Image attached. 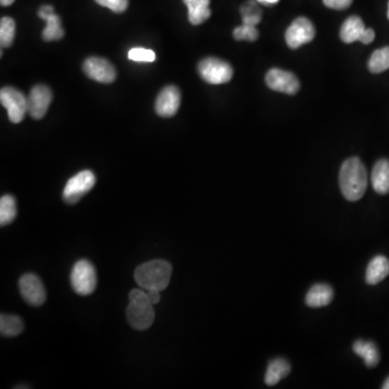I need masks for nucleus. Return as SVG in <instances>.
<instances>
[{
  "instance_id": "nucleus-1",
  "label": "nucleus",
  "mask_w": 389,
  "mask_h": 389,
  "mask_svg": "<svg viewBox=\"0 0 389 389\" xmlns=\"http://www.w3.org/2000/svg\"><path fill=\"white\" fill-rule=\"evenodd\" d=\"M340 187L347 200L358 201L363 198L368 187V173L359 158L354 157L340 166Z\"/></svg>"
},
{
  "instance_id": "nucleus-2",
  "label": "nucleus",
  "mask_w": 389,
  "mask_h": 389,
  "mask_svg": "<svg viewBox=\"0 0 389 389\" xmlns=\"http://www.w3.org/2000/svg\"><path fill=\"white\" fill-rule=\"evenodd\" d=\"M171 274L172 266L170 263L164 259H154L137 267L135 279L146 291L156 290L162 292L169 286Z\"/></svg>"
},
{
  "instance_id": "nucleus-3",
  "label": "nucleus",
  "mask_w": 389,
  "mask_h": 389,
  "mask_svg": "<svg viewBox=\"0 0 389 389\" xmlns=\"http://www.w3.org/2000/svg\"><path fill=\"white\" fill-rule=\"evenodd\" d=\"M129 300L126 315L130 326L139 331L150 328L155 320V311L146 290L133 289L130 292Z\"/></svg>"
},
{
  "instance_id": "nucleus-4",
  "label": "nucleus",
  "mask_w": 389,
  "mask_h": 389,
  "mask_svg": "<svg viewBox=\"0 0 389 389\" xmlns=\"http://www.w3.org/2000/svg\"><path fill=\"white\" fill-rule=\"evenodd\" d=\"M71 286L79 295H90L96 288V272L94 265L80 259L74 265L71 275Z\"/></svg>"
},
{
  "instance_id": "nucleus-5",
  "label": "nucleus",
  "mask_w": 389,
  "mask_h": 389,
  "mask_svg": "<svg viewBox=\"0 0 389 389\" xmlns=\"http://www.w3.org/2000/svg\"><path fill=\"white\" fill-rule=\"evenodd\" d=\"M201 78L211 85H222L233 78V69L227 62L216 58H207L198 64Z\"/></svg>"
},
{
  "instance_id": "nucleus-6",
  "label": "nucleus",
  "mask_w": 389,
  "mask_h": 389,
  "mask_svg": "<svg viewBox=\"0 0 389 389\" xmlns=\"http://www.w3.org/2000/svg\"><path fill=\"white\" fill-rule=\"evenodd\" d=\"M0 101L3 107L7 110L8 117L11 123H19L28 114L27 98L17 89L5 87L0 91Z\"/></svg>"
},
{
  "instance_id": "nucleus-7",
  "label": "nucleus",
  "mask_w": 389,
  "mask_h": 389,
  "mask_svg": "<svg viewBox=\"0 0 389 389\" xmlns=\"http://www.w3.org/2000/svg\"><path fill=\"white\" fill-rule=\"evenodd\" d=\"M96 185V175L90 170L79 172L64 187L63 198L69 205L78 202Z\"/></svg>"
},
{
  "instance_id": "nucleus-8",
  "label": "nucleus",
  "mask_w": 389,
  "mask_h": 389,
  "mask_svg": "<svg viewBox=\"0 0 389 389\" xmlns=\"http://www.w3.org/2000/svg\"><path fill=\"white\" fill-rule=\"evenodd\" d=\"M340 36L345 44L360 42L369 44L374 40L375 33L372 28H365V23L359 17L353 15L343 23Z\"/></svg>"
},
{
  "instance_id": "nucleus-9",
  "label": "nucleus",
  "mask_w": 389,
  "mask_h": 389,
  "mask_svg": "<svg viewBox=\"0 0 389 389\" xmlns=\"http://www.w3.org/2000/svg\"><path fill=\"white\" fill-rule=\"evenodd\" d=\"M316 30L313 23L306 17H297L286 32V44L291 49H297L303 44H309L315 38Z\"/></svg>"
},
{
  "instance_id": "nucleus-10",
  "label": "nucleus",
  "mask_w": 389,
  "mask_h": 389,
  "mask_svg": "<svg viewBox=\"0 0 389 389\" xmlns=\"http://www.w3.org/2000/svg\"><path fill=\"white\" fill-rule=\"evenodd\" d=\"M19 288H20L23 299L32 306H42L46 301L47 294H46L44 286L40 279V277L35 274L30 273V274L23 275L19 282Z\"/></svg>"
},
{
  "instance_id": "nucleus-11",
  "label": "nucleus",
  "mask_w": 389,
  "mask_h": 389,
  "mask_svg": "<svg viewBox=\"0 0 389 389\" xmlns=\"http://www.w3.org/2000/svg\"><path fill=\"white\" fill-rule=\"evenodd\" d=\"M83 71L89 78L101 83H112L117 73L113 64L103 58H89L83 63Z\"/></svg>"
},
{
  "instance_id": "nucleus-12",
  "label": "nucleus",
  "mask_w": 389,
  "mask_h": 389,
  "mask_svg": "<svg viewBox=\"0 0 389 389\" xmlns=\"http://www.w3.org/2000/svg\"><path fill=\"white\" fill-rule=\"evenodd\" d=\"M51 90L49 87L44 86V85H38L35 86L31 90L30 96L27 98V103H28V114L31 117L34 119L40 120L44 117L49 110L50 104L52 102Z\"/></svg>"
},
{
  "instance_id": "nucleus-13",
  "label": "nucleus",
  "mask_w": 389,
  "mask_h": 389,
  "mask_svg": "<svg viewBox=\"0 0 389 389\" xmlns=\"http://www.w3.org/2000/svg\"><path fill=\"white\" fill-rule=\"evenodd\" d=\"M268 88L286 94H295L300 90V81L294 74L279 69H270L266 74Z\"/></svg>"
},
{
  "instance_id": "nucleus-14",
  "label": "nucleus",
  "mask_w": 389,
  "mask_h": 389,
  "mask_svg": "<svg viewBox=\"0 0 389 389\" xmlns=\"http://www.w3.org/2000/svg\"><path fill=\"white\" fill-rule=\"evenodd\" d=\"M181 104L179 88L168 86L160 91L155 103V110L162 117H172L178 113Z\"/></svg>"
},
{
  "instance_id": "nucleus-15",
  "label": "nucleus",
  "mask_w": 389,
  "mask_h": 389,
  "mask_svg": "<svg viewBox=\"0 0 389 389\" xmlns=\"http://www.w3.org/2000/svg\"><path fill=\"white\" fill-rule=\"evenodd\" d=\"M38 17L46 21L47 26L42 32V40L44 42H55L64 37V30L62 27L61 19L54 12V8L50 5H44L38 10Z\"/></svg>"
},
{
  "instance_id": "nucleus-16",
  "label": "nucleus",
  "mask_w": 389,
  "mask_h": 389,
  "mask_svg": "<svg viewBox=\"0 0 389 389\" xmlns=\"http://www.w3.org/2000/svg\"><path fill=\"white\" fill-rule=\"evenodd\" d=\"M389 275V261L383 255H377L369 263L365 274L368 284H377Z\"/></svg>"
},
{
  "instance_id": "nucleus-17",
  "label": "nucleus",
  "mask_w": 389,
  "mask_h": 389,
  "mask_svg": "<svg viewBox=\"0 0 389 389\" xmlns=\"http://www.w3.org/2000/svg\"><path fill=\"white\" fill-rule=\"evenodd\" d=\"M371 181L377 193L386 195L389 193V160L381 159L375 164Z\"/></svg>"
},
{
  "instance_id": "nucleus-18",
  "label": "nucleus",
  "mask_w": 389,
  "mask_h": 389,
  "mask_svg": "<svg viewBox=\"0 0 389 389\" xmlns=\"http://www.w3.org/2000/svg\"><path fill=\"white\" fill-rule=\"evenodd\" d=\"M333 296L334 292L328 284H315L307 293L306 304L311 307L327 306L332 302Z\"/></svg>"
},
{
  "instance_id": "nucleus-19",
  "label": "nucleus",
  "mask_w": 389,
  "mask_h": 389,
  "mask_svg": "<svg viewBox=\"0 0 389 389\" xmlns=\"http://www.w3.org/2000/svg\"><path fill=\"white\" fill-rule=\"evenodd\" d=\"M183 1L189 8V20L191 24H202L210 17V0H183Z\"/></svg>"
},
{
  "instance_id": "nucleus-20",
  "label": "nucleus",
  "mask_w": 389,
  "mask_h": 389,
  "mask_svg": "<svg viewBox=\"0 0 389 389\" xmlns=\"http://www.w3.org/2000/svg\"><path fill=\"white\" fill-rule=\"evenodd\" d=\"M291 371V365L284 358H277L270 361L267 368L266 374H265V383L268 386H274L278 384L282 379L289 374Z\"/></svg>"
},
{
  "instance_id": "nucleus-21",
  "label": "nucleus",
  "mask_w": 389,
  "mask_h": 389,
  "mask_svg": "<svg viewBox=\"0 0 389 389\" xmlns=\"http://www.w3.org/2000/svg\"><path fill=\"white\" fill-rule=\"evenodd\" d=\"M354 352L360 357H363L367 367L374 368L379 363V352L373 342L356 340L353 346Z\"/></svg>"
},
{
  "instance_id": "nucleus-22",
  "label": "nucleus",
  "mask_w": 389,
  "mask_h": 389,
  "mask_svg": "<svg viewBox=\"0 0 389 389\" xmlns=\"http://www.w3.org/2000/svg\"><path fill=\"white\" fill-rule=\"evenodd\" d=\"M22 319L15 315L3 313L0 317V333L6 338H13L20 334L23 331Z\"/></svg>"
},
{
  "instance_id": "nucleus-23",
  "label": "nucleus",
  "mask_w": 389,
  "mask_h": 389,
  "mask_svg": "<svg viewBox=\"0 0 389 389\" xmlns=\"http://www.w3.org/2000/svg\"><path fill=\"white\" fill-rule=\"evenodd\" d=\"M17 216V202L15 197L5 195L0 199V225L12 223Z\"/></svg>"
},
{
  "instance_id": "nucleus-24",
  "label": "nucleus",
  "mask_w": 389,
  "mask_h": 389,
  "mask_svg": "<svg viewBox=\"0 0 389 389\" xmlns=\"http://www.w3.org/2000/svg\"><path fill=\"white\" fill-rule=\"evenodd\" d=\"M368 67L373 74L383 73L389 69V47L382 48L373 52L368 63Z\"/></svg>"
},
{
  "instance_id": "nucleus-25",
  "label": "nucleus",
  "mask_w": 389,
  "mask_h": 389,
  "mask_svg": "<svg viewBox=\"0 0 389 389\" xmlns=\"http://www.w3.org/2000/svg\"><path fill=\"white\" fill-rule=\"evenodd\" d=\"M15 22L13 19L5 17L0 21V44L1 47H10L15 40Z\"/></svg>"
},
{
  "instance_id": "nucleus-26",
  "label": "nucleus",
  "mask_w": 389,
  "mask_h": 389,
  "mask_svg": "<svg viewBox=\"0 0 389 389\" xmlns=\"http://www.w3.org/2000/svg\"><path fill=\"white\" fill-rule=\"evenodd\" d=\"M241 15H243V24L252 25L257 26L261 22V11L253 1H249L241 8Z\"/></svg>"
},
{
  "instance_id": "nucleus-27",
  "label": "nucleus",
  "mask_w": 389,
  "mask_h": 389,
  "mask_svg": "<svg viewBox=\"0 0 389 389\" xmlns=\"http://www.w3.org/2000/svg\"><path fill=\"white\" fill-rule=\"evenodd\" d=\"M128 58L131 61L152 63L156 60V54L153 50L145 49V48H133L128 53Z\"/></svg>"
},
{
  "instance_id": "nucleus-28",
  "label": "nucleus",
  "mask_w": 389,
  "mask_h": 389,
  "mask_svg": "<svg viewBox=\"0 0 389 389\" xmlns=\"http://www.w3.org/2000/svg\"><path fill=\"white\" fill-rule=\"evenodd\" d=\"M234 37L236 40H247V42H255L259 37V32H257L255 26L252 25L243 24L241 26H238L234 31Z\"/></svg>"
},
{
  "instance_id": "nucleus-29",
  "label": "nucleus",
  "mask_w": 389,
  "mask_h": 389,
  "mask_svg": "<svg viewBox=\"0 0 389 389\" xmlns=\"http://www.w3.org/2000/svg\"><path fill=\"white\" fill-rule=\"evenodd\" d=\"M96 3L107 8L115 13H121L127 10L129 0H96Z\"/></svg>"
},
{
  "instance_id": "nucleus-30",
  "label": "nucleus",
  "mask_w": 389,
  "mask_h": 389,
  "mask_svg": "<svg viewBox=\"0 0 389 389\" xmlns=\"http://www.w3.org/2000/svg\"><path fill=\"white\" fill-rule=\"evenodd\" d=\"M323 3L334 10H345L353 3V0H323Z\"/></svg>"
},
{
  "instance_id": "nucleus-31",
  "label": "nucleus",
  "mask_w": 389,
  "mask_h": 389,
  "mask_svg": "<svg viewBox=\"0 0 389 389\" xmlns=\"http://www.w3.org/2000/svg\"><path fill=\"white\" fill-rule=\"evenodd\" d=\"M148 294V297H150V303L153 305H156V304L160 302V291H156V290H150V291H147Z\"/></svg>"
},
{
  "instance_id": "nucleus-32",
  "label": "nucleus",
  "mask_w": 389,
  "mask_h": 389,
  "mask_svg": "<svg viewBox=\"0 0 389 389\" xmlns=\"http://www.w3.org/2000/svg\"><path fill=\"white\" fill-rule=\"evenodd\" d=\"M259 3H264V5H275V3H278L279 0H257Z\"/></svg>"
},
{
  "instance_id": "nucleus-33",
  "label": "nucleus",
  "mask_w": 389,
  "mask_h": 389,
  "mask_svg": "<svg viewBox=\"0 0 389 389\" xmlns=\"http://www.w3.org/2000/svg\"><path fill=\"white\" fill-rule=\"evenodd\" d=\"M15 0H0V3L3 7H9V6L12 5Z\"/></svg>"
},
{
  "instance_id": "nucleus-34",
  "label": "nucleus",
  "mask_w": 389,
  "mask_h": 389,
  "mask_svg": "<svg viewBox=\"0 0 389 389\" xmlns=\"http://www.w3.org/2000/svg\"><path fill=\"white\" fill-rule=\"evenodd\" d=\"M382 388L389 389V377H387L386 381H385L384 384H383Z\"/></svg>"
},
{
  "instance_id": "nucleus-35",
  "label": "nucleus",
  "mask_w": 389,
  "mask_h": 389,
  "mask_svg": "<svg viewBox=\"0 0 389 389\" xmlns=\"http://www.w3.org/2000/svg\"><path fill=\"white\" fill-rule=\"evenodd\" d=\"M387 17H388L389 19V3H388V11H387Z\"/></svg>"
}]
</instances>
